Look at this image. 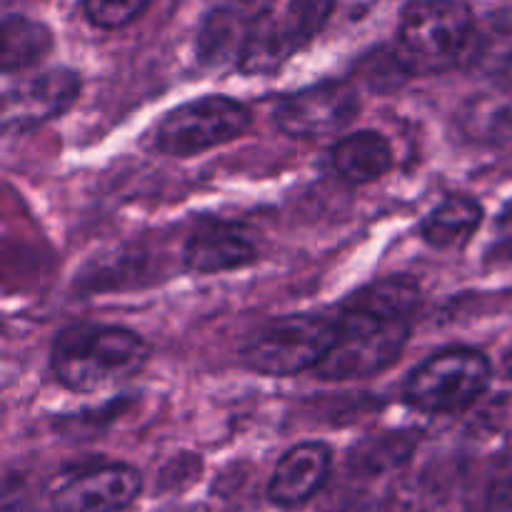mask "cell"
<instances>
[{
  "label": "cell",
  "instance_id": "15",
  "mask_svg": "<svg viewBox=\"0 0 512 512\" xmlns=\"http://www.w3.org/2000/svg\"><path fill=\"white\" fill-rule=\"evenodd\" d=\"M483 205L470 195H448L420 223V235L438 250H460L483 225Z\"/></svg>",
  "mask_w": 512,
  "mask_h": 512
},
{
  "label": "cell",
  "instance_id": "9",
  "mask_svg": "<svg viewBox=\"0 0 512 512\" xmlns=\"http://www.w3.org/2000/svg\"><path fill=\"white\" fill-rule=\"evenodd\" d=\"M83 80L70 68H48L40 73L5 83L3 88V133H25L68 113L80 98Z\"/></svg>",
  "mask_w": 512,
  "mask_h": 512
},
{
  "label": "cell",
  "instance_id": "17",
  "mask_svg": "<svg viewBox=\"0 0 512 512\" xmlns=\"http://www.w3.org/2000/svg\"><path fill=\"white\" fill-rule=\"evenodd\" d=\"M0 30H3V48H0L3 75L20 73L43 63L55 45L53 30L28 15H5Z\"/></svg>",
  "mask_w": 512,
  "mask_h": 512
},
{
  "label": "cell",
  "instance_id": "7",
  "mask_svg": "<svg viewBox=\"0 0 512 512\" xmlns=\"http://www.w3.org/2000/svg\"><path fill=\"white\" fill-rule=\"evenodd\" d=\"M253 123V115L240 100L228 95H205L170 110L153 135L155 148L173 158L213 150L240 138Z\"/></svg>",
  "mask_w": 512,
  "mask_h": 512
},
{
  "label": "cell",
  "instance_id": "23",
  "mask_svg": "<svg viewBox=\"0 0 512 512\" xmlns=\"http://www.w3.org/2000/svg\"><path fill=\"white\" fill-rule=\"evenodd\" d=\"M503 373L505 378L512 380V350H508V355L503 358Z\"/></svg>",
  "mask_w": 512,
  "mask_h": 512
},
{
  "label": "cell",
  "instance_id": "19",
  "mask_svg": "<svg viewBox=\"0 0 512 512\" xmlns=\"http://www.w3.org/2000/svg\"><path fill=\"white\" fill-rule=\"evenodd\" d=\"M415 438L413 433H383L375 438L363 440L350 450L348 465L355 475H383L388 470L400 468L413 455Z\"/></svg>",
  "mask_w": 512,
  "mask_h": 512
},
{
  "label": "cell",
  "instance_id": "18",
  "mask_svg": "<svg viewBox=\"0 0 512 512\" xmlns=\"http://www.w3.org/2000/svg\"><path fill=\"white\" fill-rule=\"evenodd\" d=\"M463 65L480 75H505L512 70V10H498L478 20Z\"/></svg>",
  "mask_w": 512,
  "mask_h": 512
},
{
  "label": "cell",
  "instance_id": "13",
  "mask_svg": "<svg viewBox=\"0 0 512 512\" xmlns=\"http://www.w3.org/2000/svg\"><path fill=\"white\" fill-rule=\"evenodd\" d=\"M333 450L325 443H300L278 460L268 483L270 503L278 508H300L310 503L328 483Z\"/></svg>",
  "mask_w": 512,
  "mask_h": 512
},
{
  "label": "cell",
  "instance_id": "10",
  "mask_svg": "<svg viewBox=\"0 0 512 512\" xmlns=\"http://www.w3.org/2000/svg\"><path fill=\"white\" fill-rule=\"evenodd\" d=\"M143 478L128 463H93L73 468L50 493L55 512H120L135 503Z\"/></svg>",
  "mask_w": 512,
  "mask_h": 512
},
{
  "label": "cell",
  "instance_id": "6",
  "mask_svg": "<svg viewBox=\"0 0 512 512\" xmlns=\"http://www.w3.org/2000/svg\"><path fill=\"white\" fill-rule=\"evenodd\" d=\"M338 0H265L255 15L250 43L240 60L243 75H273L298 50L308 48L328 20Z\"/></svg>",
  "mask_w": 512,
  "mask_h": 512
},
{
  "label": "cell",
  "instance_id": "2",
  "mask_svg": "<svg viewBox=\"0 0 512 512\" xmlns=\"http://www.w3.org/2000/svg\"><path fill=\"white\" fill-rule=\"evenodd\" d=\"M148 360V340L120 325L75 323L58 330L50 345V370L73 393H100L125 385Z\"/></svg>",
  "mask_w": 512,
  "mask_h": 512
},
{
  "label": "cell",
  "instance_id": "3",
  "mask_svg": "<svg viewBox=\"0 0 512 512\" xmlns=\"http://www.w3.org/2000/svg\"><path fill=\"white\" fill-rule=\"evenodd\" d=\"M470 0H408L400 10L395 50L410 78L460 68L475 35Z\"/></svg>",
  "mask_w": 512,
  "mask_h": 512
},
{
  "label": "cell",
  "instance_id": "21",
  "mask_svg": "<svg viewBox=\"0 0 512 512\" xmlns=\"http://www.w3.org/2000/svg\"><path fill=\"white\" fill-rule=\"evenodd\" d=\"M153 0H83V15L93 28L118 30L135 23Z\"/></svg>",
  "mask_w": 512,
  "mask_h": 512
},
{
  "label": "cell",
  "instance_id": "16",
  "mask_svg": "<svg viewBox=\"0 0 512 512\" xmlns=\"http://www.w3.org/2000/svg\"><path fill=\"white\" fill-rule=\"evenodd\" d=\"M460 128L475 143L498 145L512 138V85L475 93L460 110Z\"/></svg>",
  "mask_w": 512,
  "mask_h": 512
},
{
  "label": "cell",
  "instance_id": "12",
  "mask_svg": "<svg viewBox=\"0 0 512 512\" xmlns=\"http://www.w3.org/2000/svg\"><path fill=\"white\" fill-rule=\"evenodd\" d=\"M258 260V245L248 230L228 220H205L183 245V268L195 275H218L248 268Z\"/></svg>",
  "mask_w": 512,
  "mask_h": 512
},
{
  "label": "cell",
  "instance_id": "5",
  "mask_svg": "<svg viewBox=\"0 0 512 512\" xmlns=\"http://www.w3.org/2000/svg\"><path fill=\"white\" fill-rule=\"evenodd\" d=\"M493 363L468 345L438 350L408 375L403 388L405 405L428 415H455L468 410L488 393Z\"/></svg>",
  "mask_w": 512,
  "mask_h": 512
},
{
  "label": "cell",
  "instance_id": "20",
  "mask_svg": "<svg viewBox=\"0 0 512 512\" xmlns=\"http://www.w3.org/2000/svg\"><path fill=\"white\" fill-rule=\"evenodd\" d=\"M470 512H512V450L490 458L468 493Z\"/></svg>",
  "mask_w": 512,
  "mask_h": 512
},
{
  "label": "cell",
  "instance_id": "14",
  "mask_svg": "<svg viewBox=\"0 0 512 512\" xmlns=\"http://www.w3.org/2000/svg\"><path fill=\"white\" fill-rule=\"evenodd\" d=\"M395 163L393 145L378 130H358L330 150V168L340 180L350 185H368L380 180Z\"/></svg>",
  "mask_w": 512,
  "mask_h": 512
},
{
  "label": "cell",
  "instance_id": "4",
  "mask_svg": "<svg viewBox=\"0 0 512 512\" xmlns=\"http://www.w3.org/2000/svg\"><path fill=\"white\" fill-rule=\"evenodd\" d=\"M338 315L293 313L260 325L240 348V363L268 378L315 370L338 340Z\"/></svg>",
  "mask_w": 512,
  "mask_h": 512
},
{
  "label": "cell",
  "instance_id": "8",
  "mask_svg": "<svg viewBox=\"0 0 512 512\" xmlns=\"http://www.w3.org/2000/svg\"><path fill=\"white\" fill-rule=\"evenodd\" d=\"M360 113V95L350 80H323L278 100L273 123L288 138H328L348 128Z\"/></svg>",
  "mask_w": 512,
  "mask_h": 512
},
{
  "label": "cell",
  "instance_id": "22",
  "mask_svg": "<svg viewBox=\"0 0 512 512\" xmlns=\"http://www.w3.org/2000/svg\"><path fill=\"white\" fill-rule=\"evenodd\" d=\"M488 263L512 265V200L500 208L493 225V243L488 248Z\"/></svg>",
  "mask_w": 512,
  "mask_h": 512
},
{
  "label": "cell",
  "instance_id": "11",
  "mask_svg": "<svg viewBox=\"0 0 512 512\" xmlns=\"http://www.w3.org/2000/svg\"><path fill=\"white\" fill-rule=\"evenodd\" d=\"M258 10L260 3L253 0H218L200 20L195 38L198 63L208 70H238Z\"/></svg>",
  "mask_w": 512,
  "mask_h": 512
},
{
  "label": "cell",
  "instance_id": "1",
  "mask_svg": "<svg viewBox=\"0 0 512 512\" xmlns=\"http://www.w3.org/2000/svg\"><path fill=\"white\" fill-rule=\"evenodd\" d=\"M423 288L413 275H388L340 305L338 340L315 368L323 380L373 378L393 368L413 333Z\"/></svg>",
  "mask_w": 512,
  "mask_h": 512
}]
</instances>
